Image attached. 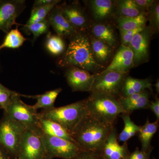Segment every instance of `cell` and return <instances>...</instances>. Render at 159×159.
I'll use <instances>...</instances> for the list:
<instances>
[{
  "label": "cell",
  "mask_w": 159,
  "mask_h": 159,
  "mask_svg": "<svg viewBox=\"0 0 159 159\" xmlns=\"http://www.w3.org/2000/svg\"><path fill=\"white\" fill-rule=\"evenodd\" d=\"M65 77L68 84L74 92H91L95 75L75 66L68 67Z\"/></svg>",
  "instance_id": "cell-11"
},
{
  "label": "cell",
  "mask_w": 159,
  "mask_h": 159,
  "mask_svg": "<svg viewBox=\"0 0 159 159\" xmlns=\"http://www.w3.org/2000/svg\"><path fill=\"white\" fill-rule=\"evenodd\" d=\"M121 116L124 122V128L118 136V140L119 142L125 143L138 134L140 126L132 121L129 114H122Z\"/></svg>",
  "instance_id": "cell-24"
},
{
  "label": "cell",
  "mask_w": 159,
  "mask_h": 159,
  "mask_svg": "<svg viewBox=\"0 0 159 159\" xmlns=\"http://www.w3.org/2000/svg\"></svg>",
  "instance_id": "cell-45"
},
{
  "label": "cell",
  "mask_w": 159,
  "mask_h": 159,
  "mask_svg": "<svg viewBox=\"0 0 159 159\" xmlns=\"http://www.w3.org/2000/svg\"><path fill=\"white\" fill-rule=\"evenodd\" d=\"M94 57L98 63L105 62L110 57L111 47L99 40L93 38L90 41Z\"/></svg>",
  "instance_id": "cell-23"
},
{
  "label": "cell",
  "mask_w": 159,
  "mask_h": 159,
  "mask_svg": "<svg viewBox=\"0 0 159 159\" xmlns=\"http://www.w3.org/2000/svg\"><path fill=\"white\" fill-rule=\"evenodd\" d=\"M72 159H103L99 152L82 150Z\"/></svg>",
  "instance_id": "cell-34"
},
{
  "label": "cell",
  "mask_w": 159,
  "mask_h": 159,
  "mask_svg": "<svg viewBox=\"0 0 159 159\" xmlns=\"http://www.w3.org/2000/svg\"><path fill=\"white\" fill-rule=\"evenodd\" d=\"M39 116L40 125L43 133L75 143L70 134L61 125L57 122L43 118L39 115Z\"/></svg>",
  "instance_id": "cell-18"
},
{
  "label": "cell",
  "mask_w": 159,
  "mask_h": 159,
  "mask_svg": "<svg viewBox=\"0 0 159 159\" xmlns=\"http://www.w3.org/2000/svg\"><path fill=\"white\" fill-rule=\"evenodd\" d=\"M94 37L103 42L111 48L116 47L117 39L114 30L109 25L97 24L92 27Z\"/></svg>",
  "instance_id": "cell-20"
},
{
  "label": "cell",
  "mask_w": 159,
  "mask_h": 159,
  "mask_svg": "<svg viewBox=\"0 0 159 159\" xmlns=\"http://www.w3.org/2000/svg\"><path fill=\"white\" fill-rule=\"evenodd\" d=\"M150 20L152 27L156 30H158L159 27V6L156 3L151 7Z\"/></svg>",
  "instance_id": "cell-32"
},
{
  "label": "cell",
  "mask_w": 159,
  "mask_h": 159,
  "mask_svg": "<svg viewBox=\"0 0 159 159\" xmlns=\"http://www.w3.org/2000/svg\"><path fill=\"white\" fill-rule=\"evenodd\" d=\"M46 47L50 53L55 56L62 54L66 48L65 43L62 38L50 34L48 36Z\"/></svg>",
  "instance_id": "cell-28"
},
{
  "label": "cell",
  "mask_w": 159,
  "mask_h": 159,
  "mask_svg": "<svg viewBox=\"0 0 159 159\" xmlns=\"http://www.w3.org/2000/svg\"><path fill=\"white\" fill-rule=\"evenodd\" d=\"M16 93V92L11 90L10 92L0 91V107L2 109L4 112L6 111L9 106L11 96Z\"/></svg>",
  "instance_id": "cell-33"
},
{
  "label": "cell",
  "mask_w": 159,
  "mask_h": 159,
  "mask_svg": "<svg viewBox=\"0 0 159 159\" xmlns=\"http://www.w3.org/2000/svg\"><path fill=\"white\" fill-rule=\"evenodd\" d=\"M58 65L61 67L75 66L89 72L104 68L95 59L89 38L82 31H78L70 38L67 48Z\"/></svg>",
  "instance_id": "cell-1"
},
{
  "label": "cell",
  "mask_w": 159,
  "mask_h": 159,
  "mask_svg": "<svg viewBox=\"0 0 159 159\" xmlns=\"http://www.w3.org/2000/svg\"><path fill=\"white\" fill-rule=\"evenodd\" d=\"M155 87L157 93L158 94L159 93V79L157 80L155 84L154 85Z\"/></svg>",
  "instance_id": "cell-41"
},
{
  "label": "cell",
  "mask_w": 159,
  "mask_h": 159,
  "mask_svg": "<svg viewBox=\"0 0 159 159\" xmlns=\"http://www.w3.org/2000/svg\"><path fill=\"white\" fill-rule=\"evenodd\" d=\"M0 159H14L0 145Z\"/></svg>",
  "instance_id": "cell-39"
},
{
  "label": "cell",
  "mask_w": 159,
  "mask_h": 159,
  "mask_svg": "<svg viewBox=\"0 0 159 159\" xmlns=\"http://www.w3.org/2000/svg\"><path fill=\"white\" fill-rule=\"evenodd\" d=\"M60 2V1L55 0L54 3L50 5L33 8L31 11L30 17L26 25H29L33 23L39 22L46 19L52 9L58 5Z\"/></svg>",
  "instance_id": "cell-26"
},
{
  "label": "cell",
  "mask_w": 159,
  "mask_h": 159,
  "mask_svg": "<svg viewBox=\"0 0 159 159\" xmlns=\"http://www.w3.org/2000/svg\"><path fill=\"white\" fill-rule=\"evenodd\" d=\"M134 58V54L132 51L128 46L122 45L116 54L114 56L113 59L111 62L110 64L107 66V68L102 71H108L119 64L124 62L126 60L131 59Z\"/></svg>",
  "instance_id": "cell-29"
},
{
  "label": "cell",
  "mask_w": 159,
  "mask_h": 159,
  "mask_svg": "<svg viewBox=\"0 0 159 159\" xmlns=\"http://www.w3.org/2000/svg\"><path fill=\"white\" fill-rule=\"evenodd\" d=\"M27 40L17 26L16 29H11L7 33L2 43L0 45V50L4 48H18Z\"/></svg>",
  "instance_id": "cell-25"
},
{
  "label": "cell",
  "mask_w": 159,
  "mask_h": 159,
  "mask_svg": "<svg viewBox=\"0 0 159 159\" xmlns=\"http://www.w3.org/2000/svg\"><path fill=\"white\" fill-rule=\"evenodd\" d=\"M23 0L0 1V30L8 33L14 25H19L16 18L25 8Z\"/></svg>",
  "instance_id": "cell-10"
},
{
  "label": "cell",
  "mask_w": 159,
  "mask_h": 159,
  "mask_svg": "<svg viewBox=\"0 0 159 159\" xmlns=\"http://www.w3.org/2000/svg\"></svg>",
  "instance_id": "cell-44"
},
{
  "label": "cell",
  "mask_w": 159,
  "mask_h": 159,
  "mask_svg": "<svg viewBox=\"0 0 159 159\" xmlns=\"http://www.w3.org/2000/svg\"><path fill=\"white\" fill-rule=\"evenodd\" d=\"M62 91L61 88H58L53 90L48 91L44 93L36 96H26L20 94V97H28L36 99L37 102L32 105L33 108L37 111L42 109L43 110L50 109L54 107V103L57 96Z\"/></svg>",
  "instance_id": "cell-19"
},
{
  "label": "cell",
  "mask_w": 159,
  "mask_h": 159,
  "mask_svg": "<svg viewBox=\"0 0 159 159\" xmlns=\"http://www.w3.org/2000/svg\"><path fill=\"white\" fill-rule=\"evenodd\" d=\"M134 3L141 9L151 8L154 3L152 0H133Z\"/></svg>",
  "instance_id": "cell-36"
},
{
  "label": "cell",
  "mask_w": 159,
  "mask_h": 159,
  "mask_svg": "<svg viewBox=\"0 0 159 159\" xmlns=\"http://www.w3.org/2000/svg\"><path fill=\"white\" fill-rule=\"evenodd\" d=\"M114 127L99 122L88 114L70 134L82 150L99 152Z\"/></svg>",
  "instance_id": "cell-2"
},
{
  "label": "cell",
  "mask_w": 159,
  "mask_h": 159,
  "mask_svg": "<svg viewBox=\"0 0 159 159\" xmlns=\"http://www.w3.org/2000/svg\"><path fill=\"white\" fill-rule=\"evenodd\" d=\"M43 159H53L52 158H51V157H49L48 156H47V157H45L44 158H43Z\"/></svg>",
  "instance_id": "cell-42"
},
{
  "label": "cell",
  "mask_w": 159,
  "mask_h": 159,
  "mask_svg": "<svg viewBox=\"0 0 159 159\" xmlns=\"http://www.w3.org/2000/svg\"><path fill=\"white\" fill-rule=\"evenodd\" d=\"M152 88V84L149 79H139L128 77L125 78L123 82L121 97L142 93L147 89L151 90Z\"/></svg>",
  "instance_id": "cell-16"
},
{
  "label": "cell",
  "mask_w": 159,
  "mask_h": 159,
  "mask_svg": "<svg viewBox=\"0 0 159 159\" xmlns=\"http://www.w3.org/2000/svg\"><path fill=\"white\" fill-rule=\"evenodd\" d=\"M50 25L48 20H44L39 22L33 23L29 25H25L24 31L27 33H31L33 35L34 41L42 34L47 33L49 30Z\"/></svg>",
  "instance_id": "cell-30"
},
{
  "label": "cell",
  "mask_w": 159,
  "mask_h": 159,
  "mask_svg": "<svg viewBox=\"0 0 159 159\" xmlns=\"http://www.w3.org/2000/svg\"><path fill=\"white\" fill-rule=\"evenodd\" d=\"M147 18L145 12L135 17L120 16L117 19L119 31H129L145 27Z\"/></svg>",
  "instance_id": "cell-21"
},
{
  "label": "cell",
  "mask_w": 159,
  "mask_h": 159,
  "mask_svg": "<svg viewBox=\"0 0 159 159\" xmlns=\"http://www.w3.org/2000/svg\"><path fill=\"white\" fill-rule=\"evenodd\" d=\"M99 153L103 159H123L128 157L130 154L127 142L122 145L119 144L115 127L107 138Z\"/></svg>",
  "instance_id": "cell-13"
},
{
  "label": "cell",
  "mask_w": 159,
  "mask_h": 159,
  "mask_svg": "<svg viewBox=\"0 0 159 159\" xmlns=\"http://www.w3.org/2000/svg\"><path fill=\"white\" fill-rule=\"evenodd\" d=\"M128 159V157L125 158V159Z\"/></svg>",
  "instance_id": "cell-43"
},
{
  "label": "cell",
  "mask_w": 159,
  "mask_h": 159,
  "mask_svg": "<svg viewBox=\"0 0 159 159\" xmlns=\"http://www.w3.org/2000/svg\"><path fill=\"white\" fill-rule=\"evenodd\" d=\"M41 137L47 155L52 159H72L83 150L76 143L66 139L43 132Z\"/></svg>",
  "instance_id": "cell-7"
},
{
  "label": "cell",
  "mask_w": 159,
  "mask_h": 159,
  "mask_svg": "<svg viewBox=\"0 0 159 159\" xmlns=\"http://www.w3.org/2000/svg\"><path fill=\"white\" fill-rule=\"evenodd\" d=\"M118 10L121 16L123 17H135L144 12L143 9L138 7L133 0L119 1Z\"/></svg>",
  "instance_id": "cell-27"
},
{
  "label": "cell",
  "mask_w": 159,
  "mask_h": 159,
  "mask_svg": "<svg viewBox=\"0 0 159 159\" xmlns=\"http://www.w3.org/2000/svg\"><path fill=\"white\" fill-rule=\"evenodd\" d=\"M158 127V121L150 122L148 119H147L144 125L140 126L138 134L139 140L142 144V150L152 152V140L157 131Z\"/></svg>",
  "instance_id": "cell-17"
},
{
  "label": "cell",
  "mask_w": 159,
  "mask_h": 159,
  "mask_svg": "<svg viewBox=\"0 0 159 159\" xmlns=\"http://www.w3.org/2000/svg\"><path fill=\"white\" fill-rule=\"evenodd\" d=\"M113 2L111 0H94L91 2V8L95 19L101 20L111 14Z\"/></svg>",
  "instance_id": "cell-22"
},
{
  "label": "cell",
  "mask_w": 159,
  "mask_h": 159,
  "mask_svg": "<svg viewBox=\"0 0 159 159\" xmlns=\"http://www.w3.org/2000/svg\"><path fill=\"white\" fill-rule=\"evenodd\" d=\"M150 102L149 94L147 91H145L139 99L123 107V109L126 113L129 114L134 111L148 108Z\"/></svg>",
  "instance_id": "cell-31"
},
{
  "label": "cell",
  "mask_w": 159,
  "mask_h": 159,
  "mask_svg": "<svg viewBox=\"0 0 159 159\" xmlns=\"http://www.w3.org/2000/svg\"><path fill=\"white\" fill-rule=\"evenodd\" d=\"M148 108L152 111V112L155 115L157 118V121L159 120V99L157 98L155 100L152 101L149 103Z\"/></svg>",
  "instance_id": "cell-37"
},
{
  "label": "cell",
  "mask_w": 159,
  "mask_h": 159,
  "mask_svg": "<svg viewBox=\"0 0 159 159\" xmlns=\"http://www.w3.org/2000/svg\"><path fill=\"white\" fill-rule=\"evenodd\" d=\"M41 134L30 129L24 131L17 159H43L48 156Z\"/></svg>",
  "instance_id": "cell-9"
},
{
  "label": "cell",
  "mask_w": 159,
  "mask_h": 159,
  "mask_svg": "<svg viewBox=\"0 0 159 159\" xmlns=\"http://www.w3.org/2000/svg\"><path fill=\"white\" fill-rule=\"evenodd\" d=\"M151 152H145L140 150L139 148H136L132 153L129 154L128 159H148Z\"/></svg>",
  "instance_id": "cell-35"
},
{
  "label": "cell",
  "mask_w": 159,
  "mask_h": 159,
  "mask_svg": "<svg viewBox=\"0 0 159 159\" xmlns=\"http://www.w3.org/2000/svg\"><path fill=\"white\" fill-rule=\"evenodd\" d=\"M55 1V0H37V1H35L34 5H33V9L50 5V4L54 3Z\"/></svg>",
  "instance_id": "cell-38"
},
{
  "label": "cell",
  "mask_w": 159,
  "mask_h": 159,
  "mask_svg": "<svg viewBox=\"0 0 159 159\" xmlns=\"http://www.w3.org/2000/svg\"><path fill=\"white\" fill-rule=\"evenodd\" d=\"M25 129L5 115L0 120V145L14 159L17 158L21 140Z\"/></svg>",
  "instance_id": "cell-6"
},
{
  "label": "cell",
  "mask_w": 159,
  "mask_h": 159,
  "mask_svg": "<svg viewBox=\"0 0 159 159\" xmlns=\"http://www.w3.org/2000/svg\"><path fill=\"white\" fill-rule=\"evenodd\" d=\"M0 91H6V92H10L11 91V90L9 89L6 87L4 86L2 84L0 83Z\"/></svg>",
  "instance_id": "cell-40"
},
{
  "label": "cell",
  "mask_w": 159,
  "mask_h": 159,
  "mask_svg": "<svg viewBox=\"0 0 159 159\" xmlns=\"http://www.w3.org/2000/svg\"><path fill=\"white\" fill-rule=\"evenodd\" d=\"M46 19L60 37L70 38L78 32L65 17L59 5L52 9Z\"/></svg>",
  "instance_id": "cell-14"
},
{
  "label": "cell",
  "mask_w": 159,
  "mask_h": 159,
  "mask_svg": "<svg viewBox=\"0 0 159 159\" xmlns=\"http://www.w3.org/2000/svg\"><path fill=\"white\" fill-rule=\"evenodd\" d=\"M20 94L16 93L11 96V101L5 113L6 116L23 126L41 134L39 113L32 106L28 105L20 99Z\"/></svg>",
  "instance_id": "cell-5"
},
{
  "label": "cell",
  "mask_w": 159,
  "mask_h": 159,
  "mask_svg": "<svg viewBox=\"0 0 159 159\" xmlns=\"http://www.w3.org/2000/svg\"><path fill=\"white\" fill-rule=\"evenodd\" d=\"M151 34V30L145 27L143 31H140L134 36L129 44L128 47L133 53L134 66L146 62L148 60Z\"/></svg>",
  "instance_id": "cell-12"
},
{
  "label": "cell",
  "mask_w": 159,
  "mask_h": 159,
  "mask_svg": "<svg viewBox=\"0 0 159 159\" xmlns=\"http://www.w3.org/2000/svg\"><path fill=\"white\" fill-rule=\"evenodd\" d=\"M39 115L43 118L58 123L71 134L82 119L88 115V112L84 99L64 106L54 107L43 110Z\"/></svg>",
  "instance_id": "cell-4"
},
{
  "label": "cell",
  "mask_w": 159,
  "mask_h": 159,
  "mask_svg": "<svg viewBox=\"0 0 159 159\" xmlns=\"http://www.w3.org/2000/svg\"><path fill=\"white\" fill-rule=\"evenodd\" d=\"M62 14L77 31L84 32L87 27V20L82 9L77 4L61 5Z\"/></svg>",
  "instance_id": "cell-15"
},
{
  "label": "cell",
  "mask_w": 159,
  "mask_h": 159,
  "mask_svg": "<svg viewBox=\"0 0 159 159\" xmlns=\"http://www.w3.org/2000/svg\"><path fill=\"white\" fill-rule=\"evenodd\" d=\"M85 101L89 115L110 126H114L119 115L126 113L120 104L119 98L114 96L91 93Z\"/></svg>",
  "instance_id": "cell-3"
},
{
  "label": "cell",
  "mask_w": 159,
  "mask_h": 159,
  "mask_svg": "<svg viewBox=\"0 0 159 159\" xmlns=\"http://www.w3.org/2000/svg\"><path fill=\"white\" fill-rule=\"evenodd\" d=\"M125 74L113 71H102L95 75L91 93L105 94L118 97L120 96Z\"/></svg>",
  "instance_id": "cell-8"
}]
</instances>
